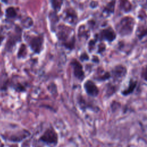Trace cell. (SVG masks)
Instances as JSON below:
<instances>
[{"instance_id": "obj_7", "label": "cell", "mask_w": 147, "mask_h": 147, "mask_svg": "<svg viewBox=\"0 0 147 147\" xmlns=\"http://www.w3.org/2000/svg\"><path fill=\"white\" fill-rule=\"evenodd\" d=\"M84 88L87 94L91 96H96L99 94V89L96 84L90 80H87L84 84Z\"/></svg>"}, {"instance_id": "obj_4", "label": "cell", "mask_w": 147, "mask_h": 147, "mask_svg": "<svg viewBox=\"0 0 147 147\" xmlns=\"http://www.w3.org/2000/svg\"><path fill=\"white\" fill-rule=\"evenodd\" d=\"M126 72V68L122 64H118L115 65L112 69L111 76L114 80L117 82H120L125 78Z\"/></svg>"}, {"instance_id": "obj_21", "label": "cell", "mask_w": 147, "mask_h": 147, "mask_svg": "<svg viewBox=\"0 0 147 147\" xmlns=\"http://www.w3.org/2000/svg\"><path fill=\"white\" fill-rule=\"evenodd\" d=\"M95 41L94 40H91L90 42H89V49L90 50H91L93 49L94 45H95Z\"/></svg>"}, {"instance_id": "obj_16", "label": "cell", "mask_w": 147, "mask_h": 147, "mask_svg": "<svg viewBox=\"0 0 147 147\" xmlns=\"http://www.w3.org/2000/svg\"><path fill=\"white\" fill-rule=\"evenodd\" d=\"M52 3V6L53 8V9L56 11H59L60 10L61 5L63 3V1H53L51 2Z\"/></svg>"}, {"instance_id": "obj_23", "label": "cell", "mask_w": 147, "mask_h": 147, "mask_svg": "<svg viewBox=\"0 0 147 147\" xmlns=\"http://www.w3.org/2000/svg\"><path fill=\"white\" fill-rule=\"evenodd\" d=\"M3 16V12L1 10V5H0V18Z\"/></svg>"}, {"instance_id": "obj_8", "label": "cell", "mask_w": 147, "mask_h": 147, "mask_svg": "<svg viewBox=\"0 0 147 147\" xmlns=\"http://www.w3.org/2000/svg\"><path fill=\"white\" fill-rule=\"evenodd\" d=\"M64 20L69 24L75 22L77 20V15L75 11L72 9H67L64 11Z\"/></svg>"}, {"instance_id": "obj_9", "label": "cell", "mask_w": 147, "mask_h": 147, "mask_svg": "<svg viewBox=\"0 0 147 147\" xmlns=\"http://www.w3.org/2000/svg\"><path fill=\"white\" fill-rule=\"evenodd\" d=\"M136 35L137 37L142 40L143 38L147 37V25H140L136 31Z\"/></svg>"}, {"instance_id": "obj_10", "label": "cell", "mask_w": 147, "mask_h": 147, "mask_svg": "<svg viewBox=\"0 0 147 147\" xmlns=\"http://www.w3.org/2000/svg\"><path fill=\"white\" fill-rule=\"evenodd\" d=\"M137 85V82L134 81L133 80H130L129 82V86L127 88L122 91V94L123 95H127L130 94H131L134 90L135 87H136Z\"/></svg>"}, {"instance_id": "obj_14", "label": "cell", "mask_w": 147, "mask_h": 147, "mask_svg": "<svg viewBox=\"0 0 147 147\" xmlns=\"http://www.w3.org/2000/svg\"><path fill=\"white\" fill-rule=\"evenodd\" d=\"M17 16L16 9L13 7H9L6 10V17L7 18H13Z\"/></svg>"}, {"instance_id": "obj_15", "label": "cell", "mask_w": 147, "mask_h": 147, "mask_svg": "<svg viewBox=\"0 0 147 147\" xmlns=\"http://www.w3.org/2000/svg\"><path fill=\"white\" fill-rule=\"evenodd\" d=\"M26 53H27V50H26V45H25L24 44H22L20 47L19 51L18 52V57L19 58L24 57H25V56H26Z\"/></svg>"}, {"instance_id": "obj_13", "label": "cell", "mask_w": 147, "mask_h": 147, "mask_svg": "<svg viewBox=\"0 0 147 147\" xmlns=\"http://www.w3.org/2000/svg\"><path fill=\"white\" fill-rule=\"evenodd\" d=\"M115 1L110 2L107 4L105 7L103 9V12H105L107 14H110L113 13L114 11V6H115Z\"/></svg>"}, {"instance_id": "obj_18", "label": "cell", "mask_w": 147, "mask_h": 147, "mask_svg": "<svg viewBox=\"0 0 147 147\" xmlns=\"http://www.w3.org/2000/svg\"><path fill=\"white\" fill-rule=\"evenodd\" d=\"M141 75L143 79L147 81V65L142 68Z\"/></svg>"}, {"instance_id": "obj_1", "label": "cell", "mask_w": 147, "mask_h": 147, "mask_svg": "<svg viewBox=\"0 0 147 147\" xmlns=\"http://www.w3.org/2000/svg\"><path fill=\"white\" fill-rule=\"evenodd\" d=\"M135 25L134 19L130 16L122 18L116 25L117 32L122 36H128L133 32Z\"/></svg>"}, {"instance_id": "obj_3", "label": "cell", "mask_w": 147, "mask_h": 147, "mask_svg": "<svg viewBox=\"0 0 147 147\" xmlns=\"http://www.w3.org/2000/svg\"><path fill=\"white\" fill-rule=\"evenodd\" d=\"M40 140L49 145L55 146L57 143V135L53 129H48Z\"/></svg>"}, {"instance_id": "obj_17", "label": "cell", "mask_w": 147, "mask_h": 147, "mask_svg": "<svg viewBox=\"0 0 147 147\" xmlns=\"http://www.w3.org/2000/svg\"><path fill=\"white\" fill-rule=\"evenodd\" d=\"M115 87L111 85V84H109L108 87H107V94L108 95V96H111V95H113L115 91Z\"/></svg>"}, {"instance_id": "obj_12", "label": "cell", "mask_w": 147, "mask_h": 147, "mask_svg": "<svg viewBox=\"0 0 147 147\" xmlns=\"http://www.w3.org/2000/svg\"><path fill=\"white\" fill-rule=\"evenodd\" d=\"M119 7L121 10H122L125 12H129L131 10V4L129 1H122L120 2Z\"/></svg>"}, {"instance_id": "obj_5", "label": "cell", "mask_w": 147, "mask_h": 147, "mask_svg": "<svg viewBox=\"0 0 147 147\" xmlns=\"http://www.w3.org/2000/svg\"><path fill=\"white\" fill-rule=\"evenodd\" d=\"M71 65L73 68L75 76L79 80L82 81L85 77L82 65L76 59H73L72 60Z\"/></svg>"}, {"instance_id": "obj_19", "label": "cell", "mask_w": 147, "mask_h": 147, "mask_svg": "<svg viewBox=\"0 0 147 147\" xmlns=\"http://www.w3.org/2000/svg\"><path fill=\"white\" fill-rule=\"evenodd\" d=\"M105 49V45L103 43H101L99 45V49H98V52L100 53Z\"/></svg>"}, {"instance_id": "obj_22", "label": "cell", "mask_w": 147, "mask_h": 147, "mask_svg": "<svg viewBox=\"0 0 147 147\" xmlns=\"http://www.w3.org/2000/svg\"><path fill=\"white\" fill-rule=\"evenodd\" d=\"M3 38H4V36H2V35H1V34H0V45H1V42L3 41Z\"/></svg>"}, {"instance_id": "obj_20", "label": "cell", "mask_w": 147, "mask_h": 147, "mask_svg": "<svg viewBox=\"0 0 147 147\" xmlns=\"http://www.w3.org/2000/svg\"><path fill=\"white\" fill-rule=\"evenodd\" d=\"M80 59H81L82 61H83V60H87L88 59V55H87L86 53H83V54L80 56Z\"/></svg>"}, {"instance_id": "obj_6", "label": "cell", "mask_w": 147, "mask_h": 147, "mask_svg": "<svg viewBox=\"0 0 147 147\" xmlns=\"http://www.w3.org/2000/svg\"><path fill=\"white\" fill-rule=\"evenodd\" d=\"M98 37L100 40H104L109 42H111L115 39L116 34L111 27H109L102 30Z\"/></svg>"}, {"instance_id": "obj_2", "label": "cell", "mask_w": 147, "mask_h": 147, "mask_svg": "<svg viewBox=\"0 0 147 147\" xmlns=\"http://www.w3.org/2000/svg\"><path fill=\"white\" fill-rule=\"evenodd\" d=\"M26 40L30 49L36 53H40L43 48L44 37L42 34L28 36Z\"/></svg>"}, {"instance_id": "obj_11", "label": "cell", "mask_w": 147, "mask_h": 147, "mask_svg": "<svg viewBox=\"0 0 147 147\" xmlns=\"http://www.w3.org/2000/svg\"><path fill=\"white\" fill-rule=\"evenodd\" d=\"M98 74H98V76L95 79L99 81L106 80L109 79V78L111 76V75L108 72H105L103 69H101L99 72H98Z\"/></svg>"}]
</instances>
